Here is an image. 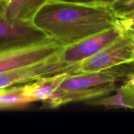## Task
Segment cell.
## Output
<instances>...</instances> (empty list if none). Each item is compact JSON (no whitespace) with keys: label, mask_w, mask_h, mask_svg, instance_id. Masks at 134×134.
<instances>
[{"label":"cell","mask_w":134,"mask_h":134,"mask_svg":"<svg viewBox=\"0 0 134 134\" xmlns=\"http://www.w3.org/2000/svg\"><path fill=\"white\" fill-rule=\"evenodd\" d=\"M116 20V13L108 4L50 0L31 23L47 37L68 46L115 27Z\"/></svg>","instance_id":"1"},{"label":"cell","mask_w":134,"mask_h":134,"mask_svg":"<svg viewBox=\"0 0 134 134\" xmlns=\"http://www.w3.org/2000/svg\"><path fill=\"white\" fill-rule=\"evenodd\" d=\"M128 65L90 73L69 74L60 84L45 107L56 108L72 102L89 101L107 96L116 90V83L130 73Z\"/></svg>","instance_id":"2"},{"label":"cell","mask_w":134,"mask_h":134,"mask_svg":"<svg viewBox=\"0 0 134 134\" xmlns=\"http://www.w3.org/2000/svg\"><path fill=\"white\" fill-rule=\"evenodd\" d=\"M65 46L45 37L19 44L0 46V73L43 61L61 52Z\"/></svg>","instance_id":"3"},{"label":"cell","mask_w":134,"mask_h":134,"mask_svg":"<svg viewBox=\"0 0 134 134\" xmlns=\"http://www.w3.org/2000/svg\"><path fill=\"white\" fill-rule=\"evenodd\" d=\"M134 63V34L124 32L93 56L78 64L77 73H90Z\"/></svg>","instance_id":"4"},{"label":"cell","mask_w":134,"mask_h":134,"mask_svg":"<svg viewBox=\"0 0 134 134\" xmlns=\"http://www.w3.org/2000/svg\"><path fill=\"white\" fill-rule=\"evenodd\" d=\"M122 34L123 33L115 26L78 43L65 46L61 52L62 59L69 64L81 62L99 52Z\"/></svg>","instance_id":"5"},{"label":"cell","mask_w":134,"mask_h":134,"mask_svg":"<svg viewBox=\"0 0 134 134\" xmlns=\"http://www.w3.org/2000/svg\"><path fill=\"white\" fill-rule=\"evenodd\" d=\"M32 23L0 18V46L19 44L45 37Z\"/></svg>","instance_id":"6"},{"label":"cell","mask_w":134,"mask_h":134,"mask_svg":"<svg viewBox=\"0 0 134 134\" xmlns=\"http://www.w3.org/2000/svg\"><path fill=\"white\" fill-rule=\"evenodd\" d=\"M69 74L71 73H59L23 84L25 94L32 102H45L52 96L62 81Z\"/></svg>","instance_id":"7"},{"label":"cell","mask_w":134,"mask_h":134,"mask_svg":"<svg viewBox=\"0 0 134 134\" xmlns=\"http://www.w3.org/2000/svg\"><path fill=\"white\" fill-rule=\"evenodd\" d=\"M7 20L31 23L37 12L50 0H5Z\"/></svg>","instance_id":"8"},{"label":"cell","mask_w":134,"mask_h":134,"mask_svg":"<svg viewBox=\"0 0 134 134\" xmlns=\"http://www.w3.org/2000/svg\"><path fill=\"white\" fill-rule=\"evenodd\" d=\"M31 103L25 94L23 85L0 89V109L17 108Z\"/></svg>","instance_id":"9"},{"label":"cell","mask_w":134,"mask_h":134,"mask_svg":"<svg viewBox=\"0 0 134 134\" xmlns=\"http://www.w3.org/2000/svg\"><path fill=\"white\" fill-rule=\"evenodd\" d=\"M119 91L126 108L134 109V71L127 75Z\"/></svg>","instance_id":"10"},{"label":"cell","mask_w":134,"mask_h":134,"mask_svg":"<svg viewBox=\"0 0 134 134\" xmlns=\"http://www.w3.org/2000/svg\"><path fill=\"white\" fill-rule=\"evenodd\" d=\"M89 104L93 105L103 106L105 107H126L122 99V96L119 89L115 95L106 97L103 96L97 99L88 101Z\"/></svg>","instance_id":"11"},{"label":"cell","mask_w":134,"mask_h":134,"mask_svg":"<svg viewBox=\"0 0 134 134\" xmlns=\"http://www.w3.org/2000/svg\"><path fill=\"white\" fill-rule=\"evenodd\" d=\"M116 15L117 20L115 26L121 32H129L134 34V10Z\"/></svg>","instance_id":"12"},{"label":"cell","mask_w":134,"mask_h":134,"mask_svg":"<svg viewBox=\"0 0 134 134\" xmlns=\"http://www.w3.org/2000/svg\"><path fill=\"white\" fill-rule=\"evenodd\" d=\"M111 5L116 14H122L134 10V0H116Z\"/></svg>","instance_id":"13"},{"label":"cell","mask_w":134,"mask_h":134,"mask_svg":"<svg viewBox=\"0 0 134 134\" xmlns=\"http://www.w3.org/2000/svg\"><path fill=\"white\" fill-rule=\"evenodd\" d=\"M93 1H99V2H102V3H103L108 4V5H111V4L113 3L114 2H115L116 0H93Z\"/></svg>","instance_id":"14"},{"label":"cell","mask_w":134,"mask_h":134,"mask_svg":"<svg viewBox=\"0 0 134 134\" xmlns=\"http://www.w3.org/2000/svg\"><path fill=\"white\" fill-rule=\"evenodd\" d=\"M71 1H92L93 0H71Z\"/></svg>","instance_id":"15"}]
</instances>
